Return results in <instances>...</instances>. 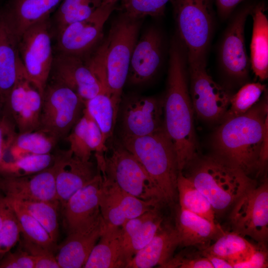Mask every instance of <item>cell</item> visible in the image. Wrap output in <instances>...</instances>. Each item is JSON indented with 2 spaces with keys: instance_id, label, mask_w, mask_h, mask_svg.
I'll use <instances>...</instances> for the list:
<instances>
[{
  "instance_id": "cell-1",
  "label": "cell",
  "mask_w": 268,
  "mask_h": 268,
  "mask_svg": "<svg viewBox=\"0 0 268 268\" xmlns=\"http://www.w3.org/2000/svg\"><path fill=\"white\" fill-rule=\"evenodd\" d=\"M163 102L164 128L173 144L179 172H182L199 155L188 85L187 53L179 38L171 42Z\"/></svg>"
},
{
  "instance_id": "cell-2",
  "label": "cell",
  "mask_w": 268,
  "mask_h": 268,
  "mask_svg": "<svg viewBox=\"0 0 268 268\" xmlns=\"http://www.w3.org/2000/svg\"><path fill=\"white\" fill-rule=\"evenodd\" d=\"M267 98L245 113L223 120L213 134L214 154L247 175L261 170L268 160Z\"/></svg>"
},
{
  "instance_id": "cell-3",
  "label": "cell",
  "mask_w": 268,
  "mask_h": 268,
  "mask_svg": "<svg viewBox=\"0 0 268 268\" xmlns=\"http://www.w3.org/2000/svg\"><path fill=\"white\" fill-rule=\"evenodd\" d=\"M186 168H189L186 176L206 197L215 215L225 212L257 186L256 181L241 169L214 154L199 155Z\"/></svg>"
},
{
  "instance_id": "cell-4",
  "label": "cell",
  "mask_w": 268,
  "mask_h": 268,
  "mask_svg": "<svg viewBox=\"0 0 268 268\" xmlns=\"http://www.w3.org/2000/svg\"><path fill=\"white\" fill-rule=\"evenodd\" d=\"M141 22L142 19L122 13L112 24L107 38L88 55L103 74L108 93L118 110Z\"/></svg>"
},
{
  "instance_id": "cell-5",
  "label": "cell",
  "mask_w": 268,
  "mask_h": 268,
  "mask_svg": "<svg viewBox=\"0 0 268 268\" xmlns=\"http://www.w3.org/2000/svg\"><path fill=\"white\" fill-rule=\"evenodd\" d=\"M121 143L139 162L161 193L165 203L178 197L179 173L173 144L162 128L145 136L120 138Z\"/></svg>"
},
{
  "instance_id": "cell-6",
  "label": "cell",
  "mask_w": 268,
  "mask_h": 268,
  "mask_svg": "<svg viewBox=\"0 0 268 268\" xmlns=\"http://www.w3.org/2000/svg\"><path fill=\"white\" fill-rule=\"evenodd\" d=\"M179 39L184 45L188 62H206L214 27L211 0H173Z\"/></svg>"
},
{
  "instance_id": "cell-7",
  "label": "cell",
  "mask_w": 268,
  "mask_h": 268,
  "mask_svg": "<svg viewBox=\"0 0 268 268\" xmlns=\"http://www.w3.org/2000/svg\"><path fill=\"white\" fill-rule=\"evenodd\" d=\"M124 191L140 199L165 203L159 190L143 167L121 143L112 145L110 154L105 155L100 171Z\"/></svg>"
},
{
  "instance_id": "cell-8",
  "label": "cell",
  "mask_w": 268,
  "mask_h": 268,
  "mask_svg": "<svg viewBox=\"0 0 268 268\" xmlns=\"http://www.w3.org/2000/svg\"><path fill=\"white\" fill-rule=\"evenodd\" d=\"M84 101L66 85L53 80L43 95L40 124L42 131L59 140L66 138L83 115Z\"/></svg>"
},
{
  "instance_id": "cell-9",
  "label": "cell",
  "mask_w": 268,
  "mask_h": 268,
  "mask_svg": "<svg viewBox=\"0 0 268 268\" xmlns=\"http://www.w3.org/2000/svg\"><path fill=\"white\" fill-rule=\"evenodd\" d=\"M52 24L48 17L29 27L20 36L19 57L30 79L43 96L54 60Z\"/></svg>"
},
{
  "instance_id": "cell-10",
  "label": "cell",
  "mask_w": 268,
  "mask_h": 268,
  "mask_svg": "<svg viewBox=\"0 0 268 268\" xmlns=\"http://www.w3.org/2000/svg\"><path fill=\"white\" fill-rule=\"evenodd\" d=\"M253 6H248L231 18L219 45L220 69L232 85L242 86L248 79L251 67L245 43V26Z\"/></svg>"
},
{
  "instance_id": "cell-11",
  "label": "cell",
  "mask_w": 268,
  "mask_h": 268,
  "mask_svg": "<svg viewBox=\"0 0 268 268\" xmlns=\"http://www.w3.org/2000/svg\"><path fill=\"white\" fill-rule=\"evenodd\" d=\"M190 97L197 116L206 122L220 123L232 94L216 82L206 71V62H188Z\"/></svg>"
},
{
  "instance_id": "cell-12",
  "label": "cell",
  "mask_w": 268,
  "mask_h": 268,
  "mask_svg": "<svg viewBox=\"0 0 268 268\" xmlns=\"http://www.w3.org/2000/svg\"><path fill=\"white\" fill-rule=\"evenodd\" d=\"M233 231L266 245L268 238V183L242 196L233 205L230 215Z\"/></svg>"
},
{
  "instance_id": "cell-13",
  "label": "cell",
  "mask_w": 268,
  "mask_h": 268,
  "mask_svg": "<svg viewBox=\"0 0 268 268\" xmlns=\"http://www.w3.org/2000/svg\"><path fill=\"white\" fill-rule=\"evenodd\" d=\"M118 116L120 138L152 134L164 127L163 98L129 95L122 98Z\"/></svg>"
},
{
  "instance_id": "cell-14",
  "label": "cell",
  "mask_w": 268,
  "mask_h": 268,
  "mask_svg": "<svg viewBox=\"0 0 268 268\" xmlns=\"http://www.w3.org/2000/svg\"><path fill=\"white\" fill-rule=\"evenodd\" d=\"M115 5L102 3L88 18L68 24L57 32L58 53L86 57L99 44L105 22Z\"/></svg>"
},
{
  "instance_id": "cell-15",
  "label": "cell",
  "mask_w": 268,
  "mask_h": 268,
  "mask_svg": "<svg viewBox=\"0 0 268 268\" xmlns=\"http://www.w3.org/2000/svg\"><path fill=\"white\" fill-rule=\"evenodd\" d=\"M42 103L43 96L19 63L15 83L3 107L12 117L18 133L38 130Z\"/></svg>"
},
{
  "instance_id": "cell-16",
  "label": "cell",
  "mask_w": 268,
  "mask_h": 268,
  "mask_svg": "<svg viewBox=\"0 0 268 268\" xmlns=\"http://www.w3.org/2000/svg\"><path fill=\"white\" fill-rule=\"evenodd\" d=\"M51 73L53 80L68 87L84 101L106 92L85 57L57 53L54 57Z\"/></svg>"
},
{
  "instance_id": "cell-17",
  "label": "cell",
  "mask_w": 268,
  "mask_h": 268,
  "mask_svg": "<svg viewBox=\"0 0 268 268\" xmlns=\"http://www.w3.org/2000/svg\"><path fill=\"white\" fill-rule=\"evenodd\" d=\"M57 167L55 158L52 165L33 175L19 177L0 176V192L7 198L18 201L59 202L56 188Z\"/></svg>"
},
{
  "instance_id": "cell-18",
  "label": "cell",
  "mask_w": 268,
  "mask_h": 268,
  "mask_svg": "<svg viewBox=\"0 0 268 268\" xmlns=\"http://www.w3.org/2000/svg\"><path fill=\"white\" fill-rule=\"evenodd\" d=\"M163 38L160 31L151 26L137 40L131 57L127 80L133 85L149 81L159 69L163 55Z\"/></svg>"
},
{
  "instance_id": "cell-19",
  "label": "cell",
  "mask_w": 268,
  "mask_h": 268,
  "mask_svg": "<svg viewBox=\"0 0 268 268\" xmlns=\"http://www.w3.org/2000/svg\"><path fill=\"white\" fill-rule=\"evenodd\" d=\"M55 156L58 163L56 192L63 208L75 193L96 176L99 169L90 160L84 161L74 156L70 149Z\"/></svg>"
},
{
  "instance_id": "cell-20",
  "label": "cell",
  "mask_w": 268,
  "mask_h": 268,
  "mask_svg": "<svg viewBox=\"0 0 268 268\" xmlns=\"http://www.w3.org/2000/svg\"><path fill=\"white\" fill-rule=\"evenodd\" d=\"M102 182L99 169L96 176L67 201L63 209L68 233L90 225L101 218L99 201Z\"/></svg>"
},
{
  "instance_id": "cell-21",
  "label": "cell",
  "mask_w": 268,
  "mask_h": 268,
  "mask_svg": "<svg viewBox=\"0 0 268 268\" xmlns=\"http://www.w3.org/2000/svg\"><path fill=\"white\" fill-rule=\"evenodd\" d=\"M102 217L96 222L68 233L56 256L61 268H83L102 231Z\"/></svg>"
},
{
  "instance_id": "cell-22",
  "label": "cell",
  "mask_w": 268,
  "mask_h": 268,
  "mask_svg": "<svg viewBox=\"0 0 268 268\" xmlns=\"http://www.w3.org/2000/svg\"><path fill=\"white\" fill-rule=\"evenodd\" d=\"M19 38L2 9H0V102L2 108L17 77Z\"/></svg>"
},
{
  "instance_id": "cell-23",
  "label": "cell",
  "mask_w": 268,
  "mask_h": 268,
  "mask_svg": "<svg viewBox=\"0 0 268 268\" xmlns=\"http://www.w3.org/2000/svg\"><path fill=\"white\" fill-rule=\"evenodd\" d=\"M179 246L203 250L210 245L224 232L217 223L181 207L178 210L174 227Z\"/></svg>"
},
{
  "instance_id": "cell-24",
  "label": "cell",
  "mask_w": 268,
  "mask_h": 268,
  "mask_svg": "<svg viewBox=\"0 0 268 268\" xmlns=\"http://www.w3.org/2000/svg\"><path fill=\"white\" fill-rule=\"evenodd\" d=\"M179 241L174 227L163 225L155 236L129 261L126 268H151L163 266L172 258Z\"/></svg>"
},
{
  "instance_id": "cell-25",
  "label": "cell",
  "mask_w": 268,
  "mask_h": 268,
  "mask_svg": "<svg viewBox=\"0 0 268 268\" xmlns=\"http://www.w3.org/2000/svg\"><path fill=\"white\" fill-rule=\"evenodd\" d=\"M62 0H8L2 8L19 39L31 26L50 17Z\"/></svg>"
},
{
  "instance_id": "cell-26",
  "label": "cell",
  "mask_w": 268,
  "mask_h": 268,
  "mask_svg": "<svg viewBox=\"0 0 268 268\" xmlns=\"http://www.w3.org/2000/svg\"><path fill=\"white\" fill-rule=\"evenodd\" d=\"M126 258L121 227H102L101 236L85 264L84 268H126Z\"/></svg>"
},
{
  "instance_id": "cell-27",
  "label": "cell",
  "mask_w": 268,
  "mask_h": 268,
  "mask_svg": "<svg viewBox=\"0 0 268 268\" xmlns=\"http://www.w3.org/2000/svg\"><path fill=\"white\" fill-rule=\"evenodd\" d=\"M265 5L260 3L253 6V31L250 45L251 67L260 80L268 77V19Z\"/></svg>"
},
{
  "instance_id": "cell-28",
  "label": "cell",
  "mask_w": 268,
  "mask_h": 268,
  "mask_svg": "<svg viewBox=\"0 0 268 268\" xmlns=\"http://www.w3.org/2000/svg\"><path fill=\"white\" fill-rule=\"evenodd\" d=\"M177 189L180 207L216 223L210 202L183 172L178 173Z\"/></svg>"
},
{
  "instance_id": "cell-29",
  "label": "cell",
  "mask_w": 268,
  "mask_h": 268,
  "mask_svg": "<svg viewBox=\"0 0 268 268\" xmlns=\"http://www.w3.org/2000/svg\"><path fill=\"white\" fill-rule=\"evenodd\" d=\"M59 140L40 130L18 133L6 153L14 160L30 155L51 153ZM5 153V154H6Z\"/></svg>"
},
{
  "instance_id": "cell-30",
  "label": "cell",
  "mask_w": 268,
  "mask_h": 268,
  "mask_svg": "<svg viewBox=\"0 0 268 268\" xmlns=\"http://www.w3.org/2000/svg\"><path fill=\"white\" fill-rule=\"evenodd\" d=\"M85 108L99 127L106 145L112 138L117 121L118 110L110 95L102 92L84 101Z\"/></svg>"
},
{
  "instance_id": "cell-31",
  "label": "cell",
  "mask_w": 268,
  "mask_h": 268,
  "mask_svg": "<svg viewBox=\"0 0 268 268\" xmlns=\"http://www.w3.org/2000/svg\"><path fill=\"white\" fill-rule=\"evenodd\" d=\"M254 245L233 231H224L213 244L201 250L222 258L231 264L244 256Z\"/></svg>"
},
{
  "instance_id": "cell-32",
  "label": "cell",
  "mask_w": 268,
  "mask_h": 268,
  "mask_svg": "<svg viewBox=\"0 0 268 268\" xmlns=\"http://www.w3.org/2000/svg\"><path fill=\"white\" fill-rule=\"evenodd\" d=\"M6 198L16 214L24 239L53 251L56 245L42 225L27 211L19 201Z\"/></svg>"
},
{
  "instance_id": "cell-33",
  "label": "cell",
  "mask_w": 268,
  "mask_h": 268,
  "mask_svg": "<svg viewBox=\"0 0 268 268\" xmlns=\"http://www.w3.org/2000/svg\"><path fill=\"white\" fill-rule=\"evenodd\" d=\"M55 156L51 153L30 155L14 160H2L0 176L19 177L33 175L50 167Z\"/></svg>"
},
{
  "instance_id": "cell-34",
  "label": "cell",
  "mask_w": 268,
  "mask_h": 268,
  "mask_svg": "<svg viewBox=\"0 0 268 268\" xmlns=\"http://www.w3.org/2000/svg\"><path fill=\"white\" fill-rule=\"evenodd\" d=\"M102 177L99 206L103 227L105 228L121 227L127 220L124 210L111 181L104 176L102 175Z\"/></svg>"
},
{
  "instance_id": "cell-35",
  "label": "cell",
  "mask_w": 268,
  "mask_h": 268,
  "mask_svg": "<svg viewBox=\"0 0 268 268\" xmlns=\"http://www.w3.org/2000/svg\"><path fill=\"white\" fill-rule=\"evenodd\" d=\"M0 213L2 226L0 230V254H5L16 245L21 230L16 214L7 198L0 192Z\"/></svg>"
},
{
  "instance_id": "cell-36",
  "label": "cell",
  "mask_w": 268,
  "mask_h": 268,
  "mask_svg": "<svg viewBox=\"0 0 268 268\" xmlns=\"http://www.w3.org/2000/svg\"><path fill=\"white\" fill-rule=\"evenodd\" d=\"M18 201L42 225L56 245L59 235L57 209L60 202L41 201Z\"/></svg>"
},
{
  "instance_id": "cell-37",
  "label": "cell",
  "mask_w": 268,
  "mask_h": 268,
  "mask_svg": "<svg viewBox=\"0 0 268 268\" xmlns=\"http://www.w3.org/2000/svg\"><path fill=\"white\" fill-rule=\"evenodd\" d=\"M266 90V85L260 82L243 85L231 95L229 108L222 121L245 113L257 103Z\"/></svg>"
},
{
  "instance_id": "cell-38",
  "label": "cell",
  "mask_w": 268,
  "mask_h": 268,
  "mask_svg": "<svg viewBox=\"0 0 268 268\" xmlns=\"http://www.w3.org/2000/svg\"><path fill=\"white\" fill-rule=\"evenodd\" d=\"M163 221V219L159 212L144 223L123 243L125 254L128 262L138 251L151 241L161 228Z\"/></svg>"
},
{
  "instance_id": "cell-39",
  "label": "cell",
  "mask_w": 268,
  "mask_h": 268,
  "mask_svg": "<svg viewBox=\"0 0 268 268\" xmlns=\"http://www.w3.org/2000/svg\"><path fill=\"white\" fill-rule=\"evenodd\" d=\"M66 138L74 156L84 161L90 160L92 152L89 146L87 118L84 109L82 116Z\"/></svg>"
},
{
  "instance_id": "cell-40",
  "label": "cell",
  "mask_w": 268,
  "mask_h": 268,
  "mask_svg": "<svg viewBox=\"0 0 268 268\" xmlns=\"http://www.w3.org/2000/svg\"><path fill=\"white\" fill-rule=\"evenodd\" d=\"M173 0H126L122 2L123 14L134 18L158 16L164 14L166 5Z\"/></svg>"
},
{
  "instance_id": "cell-41",
  "label": "cell",
  "mask_w": 268,
  "mask_h": 268,
  "mask_svg": "<svg viewBox=\"0 0 268 268\" xmlns=\"http://www.w3.org/2000/svg\"><path fill=\"white\" fill-rule=\"evenodd\" d=\"M109 180L123 208L127 220L138 216L148 211L158 208L161 204L154 201L140 199L124 191L113 182Z\"/></svg>"
},
{
  "instance_id": "cell-42",
  "label": "cell",
  "mask_w": 268,
  "mask_h": 268,
  "mask_svg": "<svg viewBox=\"0 0 268 268\" xmlns=\"http://www.w3.org/2000/svg\"><path fill=\"white\" fill-rule=\"evenodd\" d=\"M181 251L163 266L164 268H213L201 250L193 247Z\"/></svg>"
},
{
  "instance_id": "cell-43",
  "label": "cell",
  "mask_w": 268,
  "mask_h": 268,
  "mask_svg": "<svg viewBox=\"0 0 268 268\" xmlns=\"http://www.w3.org/2000/svg\"><path fill=\"white\" fill-rule=\"evenodd\" d=\"M24 250L32 256L34 268H61L53 251L24 239Z\"/></svg>"
},
{
  "instance_id": "cell-44",
  "label": "cell",
  "mask_w": 268,
  "mask_h": 268,
  "mask_svg": "<svg viewBox=\"0 0 268 268\" xmlns=\"http://www.w3.org/2000/svg\"><path fill=\"white\" fill-rule=\"evenodd\" d=\"M16 129L12 117L3 108L0 116V163L18 134Z\"/></svg>"
},
{
  "instance_id": "cell-45",
  "label": "cell",
  "mask_w": 268,
  "mask_h": 268,
  "mask_svg": "<svg viewBox=\"0 0 268 268\" xmlns=\"http://www.w3.org/2000/svg\"><path fill=\"white\" fill-rule=\"evenodd\" d=\"M233 268H268V251L266 245L258 244L244 256L232 264Z\"/></svg>"
},
{
  "instance_id": "cell-46",
  "label": "cell",
  "mask_w": 268,
  "mask_h": 268,
  "mask_svg": "<svg viewBox=\"0 0 268 268\" xmlns=\"http://www.w3.org/2000/svg\"><path fill=\"white\" fill-rule=\"evenodd\" d=\"M33 257L21 250L14 252H8L0 261V268H34Z\"/></svg>"
},
{
  "instance_id": "cell-47",
  "label": "cell",
  "mask_w": 268,
  "mask_h": 268,
  "mask_svg": "<svg viewBox=\"0 0 268 268\" xmlns=\"http://www.w3.org/2000/svg\"><path fill=\"white\" fill-rule=\"evenodd\" d=\"M244 0H215L218 13L225 20L228 18L234 8Z\"/></svg>"
},
{
  "instance_id": "cell-48",
  "label": "cell",
  "mask_w": 268,
  "mask_h": 268,
  "mask_svg": "<svg viewBox=\"0 0 268 268\" xmlns=\"http://www.w3.org/2000/svg\"><path fill=\"white\" fill-rule=\"evenodd\" d=\"M95 1H102V0H62L55 13V20L78 6Z\"/></svg>"
},
{
  "instance_id": "cell-49",
  "label": "cell",
  "mask_w": 268,
  "mask_h": 268,
  "mask_svg": "<svg viewBox=\"0 0 268 268\" xmlns=\"http://www.w3.org/2000/svg\"><path fill=\"white\" fill-rule=\"evenodd\" d=\"M201 251L208 260L213 268H233L232 265L228 261L204 250Z\"/></svg>"
},
{
  "instance_id": "cell-50",
  "label": "cell",
  "mask_w": 268,
  "mask_h": 268,
  "mask_svg": "<svg viewBox=\"0 0 268 268\" xmlns=\"http://www.w3.org/2000/svg\"><path fill=\"white\" fill-rule=\"evenodd\" d=\"M126 0H102V3L106 4L114 5L119 1H121L122 2Z\"/></svg>"
},
{
  "instance_id": "cell-51",
  "label": "cell",
  "mask_w": 268,
  "mask_h": 268,
  "mask_svg": "<svg viewBox=\"0 0 268 268\" xmlns=\"http://www.w3.org/2000/svg\"><path fill=\"white\" fill-rule=\"evenodd\" d=\"M1 226H2V217L0 213V230L1 229Z\"/></svg>"
},
{
  "instance_id": "cell-52",
  "label": "cell",
  "mask_w": 268,
  "mask_h": 268,
  "mask_svg": "<svg viewBox=\"0 0 268 268\" xmlns=\"http://www.w3.org/2000/svg\"><path fill=\"white\" fill-rule=\"evenodd\" d=\"M2 110V105L1 104V103L0 102V116Z\"/></svg>"
},
{
  "instance_id": "cell-53",
  "label": "cell",
  "mask_w": 268,
  "mask_h": 268,
  "mask_svg": "<svg viewBox=\"0 0 268 268\" xmlns=\"http://www.w3.org/2000/svg\"><path fill=\"white\" fill-rule=\"evenodd\" d=\"M2 257L3 256L0 254V261L1 259V258H2Z\"/></svg>"
}]
</instances>
